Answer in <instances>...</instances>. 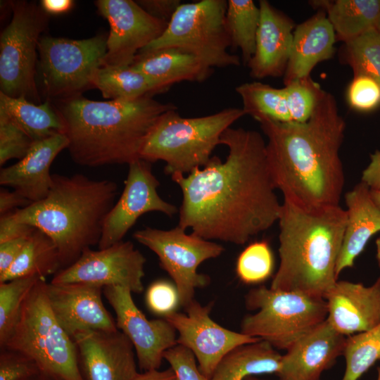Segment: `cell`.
I'll list each match as a JSON object with an SVG mask.
<instances>
[{"instance_id":"obj_1","label":"cell","mask_w":380,"mask_h":380,"mask_svg":"<svg viewBox=\"0 0 380 380\" xmlns=\"http://www.w3.org/2000/svg\"><path fill=\"white\" fill-rule=\"evenodd\" d=\"M221 144L228 148L224 161L212 156L186 175H171L182 194L177 226L207 240L242 245L278 222L281 204L259 132L230 127Z\"/></svg>"},{"instance_id":"obj_2","label":"cell","mask_w":380,"mask_h":380,"mask_svg":"<svg viewBox=\"0 0 380 380\" xmlns=\"http://www.w3.org/2000/svg\"><path fill=\"white\" fill-rule=\"evenodd\" d=\"M267 138V161L284 199L305 208L338 205L345 184L340 148L346 123L324 91L305 122L256 120Z\"/></svg>"},{"instance_id":"obj_3","label":"cell","mask_w":380,"mask_h":380,"mask_svg":"<svg viewBox=\"0 0 380 380\" xmlns=\"http://www.w3.org/2000/svg\"><path fill=\"white\" fill-rule=\"evenodd\" d=\"M147 96L132 101H96L80 96L60 100L72 160L86 167L129 164L139 159L151 130L165 113L177 110Z\"/></svg>"},{"instance_id":"obj_4","label":"cell","mask_w":380,"mask_h":380,"mask_svg":"<svg viewBox=\"0 0 380 380\" xmlns=\"http://www.w3.org/2000/svg\"><path fill=\"white\" fill-rule=\"evenodd\" d=\"M346 220L339 205L305 208L284 199L278 220L280 262L270 288L324 298L338 280Z\"/></svg>"},{"instance_id":"obj_5","label":"cell","mask_w":380,"mask_h":380,"mask_svg":"<svg viewBox=\"0 0 380 380\" xmlns=\"http://www.w3.org/2000/svg\"><path fill=\"white\" fill-rule=\"evenodd\" d=\"M118 185L82 174L52 175V184L42 200L16 209L14 218L48 235L58 251L61 270L82 253L98 245L104 221L116 202Z\"/></svg>"},{"instance_id":"obj_6","label":"cell","mask_w":380,"mask_h":380,"mask_svg":"<svg viewBox=\"0 0 380 380\" xmlns=\"http://www.w3.org/2000/svg\"><path fill=\"white\" fill-rule=\"evenodd\" d=\"M246 115L239 108L196 118H183L177 110H169L151 130L139 158L148 163L164 161L166 174L188 175L208 164L215 147L221 144L222 133Z\"/></svg>"},{"instance_id":"obj_7","label":"cell","mask_w":380,"mask_h":380,"mask_svg":"<svg viewBox=\"0 0 380 380\" xmlns=\"http://www.w3.org/2000/svg\"><path fill=\"white\" fill-rule=\"evenodd\" d=\"M46 284V278L42 277L31 289L18 323L1 348L27 355L42 374L55 379L84 380L75 343L51 309Z\"/></svg>"},{"instance_id":"obj_8","label":"cell","mask_w":380,"mask_h":380,"mask_svg":"<svg viewBox=\"0 0 380 380\" xmlns=\"http://www.w3.org/2000/svg\"><path fill=\"white\" fill-rule=\"evenodd\" d=\"M245 305L258 311L243 319L241 332L279 350H286L327 318L324 298L265 286L251 289Z\"/></svg>"},{"instance_id":"obj_9","label":"cell","mask_w":380,"mask_h":380,"mask_svg":"<svg viewBox=\"0 0 380 380\" xmlns=\"http://www.w3.org/2000/svg\"><path fill=\"white\" fill-rule=\"evenodd\" d=\"M227 8L226 0L182 3L163 34L138 54L176 48L212 68L240 65L239 57L228 51L231 43L225 27Z\"/></svg>"},{"instance_id":"obj_10","label":"cell","mask_w":380,"mask_h":380,"mask_svg":"<svg viewBox=\"0 0 380 380\" xmlns=\"http://www.w3.org/2000/svg\"><path fill=\"white\" fill-rule=\"evenodd\" d=\"M10 4L12 18L0 36V92L37 104V51L48 25V13L33 2L15 1Z\"/></svg>"},{"instance_id":"obj_11","label":"cell","mask_w":380,"mask_h":380,"mask_svg":"<svg viewBox=\"0 0 380 380\" xmlns=\"http://www.w3.org/2000/svg\"><path fill=\"white\" fill-rule=\"evenodd\" d=\"M107 39V34L79 40L42 35L38 70L44 94L63 100L91 87L93 75L103 65Z\"/></svg>"},{"instance_id":"obj_12","label":"cell","mask_w":380,"mask_h":380,"mask_svg":"<svg viewBox=\"0 0 380 380\" xmlns=\"http://www.w3.org/2000/svg\"><path fill=\"white\" fill-rule=\"evenodd\" d=\"M133 236L157 255L160 266L173 280L184 308L194 299L196 289L210 284L208 275L198 272V266L224 251L222 245L193 232L187 234L179 226L168 230L146 227Z\"/></svg>"},{"instance_id":"obj_13","label":"cell","mask_w":380,"mask_h":380,"mask_svg":"<svg viewBox=\"0 0 380 380\" xmlns=\"http://www.w3.org/2000/svg\"><path fill=\"white\" fill-rule=\"evenodd\" d=\"M146 258L130 241L97 251L86 249L70 266L58 271L53 284L82 283L101 287L119 286L139 293L144 290Z\"/></svg>"},{"instance_id":"obj_14","label":"cell","mask_w":380,"mask_h":380,"mask_svg":"<svg viewBox=\"0 0 380 380\" xmlns=\"http://www.w3.org/2000/svg\"><path fill=\"white\" fill-rule=\"evenodd\" d=\"M185 313L174 312L164 318L178 333L177 344L194 353L200 371L210 378L220 360L235 348L261 339L220 326L210 317L212 304L202 305L195 298Z\"/></svg>"},{"instance_id":"obj_15","label":"cell","mask_w":380,"mask_h":380,"mask_svg":"<svg viewBox=\"0 0 380 380\" xmlns=\"http://www.w3.org/2000/svg\"><path fill=\"white\" fill-rule=\"evenodd\" d=\"M95 5L110 25L103 65L131 66L138 53L159 38L168 25L132 0H98Z\"/></svg>"},{"instance_id":"obj_16","label":"cell","mask_w":380,"mask_h":380,"mask_svg":"<svg viewBox=\"0 0 380 380\" xmlns=\"http://www.w3.org/2000/svg\"><path fill=\"white\" fill-rule=\"evenodd\" d=\"M128 165L123 191L104 221L99 249L123 241L127 232L145 213L160 212L172 217L179 211L175 205L159 196L160 182L153 174L151 163L139 158Z\"/></svg>"},{"instance_id":"obj_17","label":"cell","mask_w":380,"mask_h":380,"mask_svg":"<svg viewBox=\"0 0 380 380\" xmlns=\"http://www.w3.org/2000/svg\"><path fill=\"white\" fill-rule=\"evenodd\" d=\"M116 315V325L132 342L139 369H159L166 350L177 344V331L164 317L148 319L134 303L132 291L119 286L103 288Z\"/></svg>"},{"instance_id":"obj_18","label":"cell","mask_w":380,"mask_h":380,"mask_svg":"<svg viewBox=\"0 0 380 380\" xmlns=\"http://www.w3.org/2000/svg\"><path fill=\"white\" fill-rule=\"evenodd\" d=\"M72 338L84 380H132L139 373L134 346L119 329L80 331Z\"/></svg>"},{"instance_id":"obj_19","label":"cell","mask_w":380,"mask_h":380,"mask_svg":"<svg viewBox=\"0 0 380 380\" xmlns=\"http://www.w3.org/2000/svg\"><path fill=\"white\" fill-rule=\"evenodd\" d=\"M103 287L82 283H47L51 309L64 330L72 338L77 332L116 331L115 320L105 308Z\"/></svg>"},{"instance_id":"obj_20","label":"cell","mask_w":380,"mask_h":380,"mask_svg":"<svg viewBox=\"0 0 380 380\" xmlns=\"http://www.w3.org/2000/svg\"><path fill=\"white\" fill-rule=\"evenodd\" d=\"M346 337L326 319L282 355L279 379L320 380L322 373L343 355Z\"/></svg>"},{"instance_id":"obj_21","label":"cell","mask_w":380,"mask_h":380,"mask_svg":"<svg viewBox=\"0 0 380 380\" xmlns=\"http://www.w3.org/2000/svg\"><path fill=\"white\" fill-rule=\"evenodd\" d=\"M324 298L327 321L345 336L369 330L380 323V276L370 286L337 280Z\"/></svg>"},{"instance_id":"obj_22","label":"cell","mask_w":380,"mask_h":380,"mask_svg":"<svg viewBox=\"0 0 380 380\" xmlns=\"http://www.w3.org/2000/svg\"><path fill=\"white\" fill-rule=\"evenodd\" d=\"M260 23L255 51L246 65L253 78L284 76L289 59L294 23L269 1H259Z\"/></svg>"},{"instance_id":"obj_23","label":"cell","mask_w":380,"mask_h":380,"mask_svg":"<svg viewBox=\"0 0 380 380\" xmlns=\"http://www.w3.org/2000/svg\"><path fill=\"white\" fill-rule=\"evenodd\" d=\"M68 146V140L63 134L34 141L25 156L1 169L0 184L13 188L32 203L44 199L52 184L51 165Z\"/></svg>"},{"instance_id":"obj_24","label":"cell","mask_w":380,"mask_h":380,"mask_svg":"<svg viewBox=\"0 0 380 380\" xmlns=\"http://www.w3.org/2000/svg\"><path fill=\"white\" fill-rule=\"evenodd\" d=\"M347 220L336 275L353 267L369 239L380 232V209L371 196L369 186L361 182L345 195Z\"/></svg>"},{"instance_id":"obj_25","label":"cell","mask_w":380,"mask_h":380,"mask_svg":"<svg viewBox=\"0 0 380 380\" xmlns=\"http://www.w3.org/2000/svg\"><path fill=\"white\" fill-rule=\"evenodd\" d=\"M336 38L334 27L324 11L297 25L284 75V85L310 76L317 63L331 58Z\"/></svg>"},{"instance_id":"obj_26","label":"cell","mask_w":380,"mask_h":380,"mask_svg":"<svg viewBox=\"0 0 380 380\" xmlns=\"http://www.w3.org/2000/svg\"><path fill=\"white\" fill-rule=\"evenodd\" d=\"M131 67L170 87L182 81L202 82L213 70L194 55L176 48L137 54Z\"/></svg>"},{"instance_id":"obj_27","label":"cell","mask_w":380,"mask_h":380,"mask_svg":"<svg viewBox=\"0 0 380 380\" xmlns=\"http://www.w3.org/2000/svg\"><path fill=\"white\" fill-rule=\"evenodd\" d=\"M282 355L270 343L260 341L238 346L218 363L210 380H246L264 374H277Z\"/></svg>"},{"instance_id":"obj_28","label":"cell","mask_w":380,"mask_h":380,"mask_svg":"<svg viewBox=\"0 0 380 380\" xmlns=\"http://www.w3.org/2000/svg\"><path fill=\"white\" fill-rule=\"evenodd\" d=\"M324 9L336 37L344 43L369 30H380V0L315 1Z\"/></svg>"},{"instance_id":"obj_29","label":"cell","mask_w":380,"mask_h":380,"mask_svg":"<svg viewBox=\"0 0 380 380\" xmlns=\"http://www.w3.org/2000/svg\"><path fill=\"white\" fill-rule=\"evenodd\" d=\"M91 84L110 101H132L152 96L170 88L131 66L103 65L93 75Z\"/></svg>"},{"instance_id":"obj_30","label":"cell","mask_w":380,"mask_h":380,"mask_svg":"<svg viewBox=\"0 0 380 380\" xmlns=\"http://www.w3.org/2000/svg\"><path fill=\"white\" fill-rule=\"evenodd\" d=\"M0 110L4 112L34 141L64 134L63 121L48 99L37 105L25 98H13L0 92Z\"/></svg>"},{"instance_id":"obj_31","label":"cell","mask_w":380,"mask_h":380,"mask_svg":"<svg viewBox=\"0 0 380 380\" xmlns=\"http://www.w3.org/2000/svg\"><path fill=\"white\" fill-rule=\"evenodd\" d=\"M61 270L58 251L52 239L39 229L28 237L12 265L0 275V283L13 279L39 276L46 278Z\"/></svg>"},{"instance_id":"obj_32","label":"cell","mask_w":380,"mask_h":380,"mask_svg":"<svg viewBox=\"0 0 380 380\" xmlns=\"http://www.w3.org/2000/svg\"><path fill=\"white\" fill-rule=\"evenodd\" d=\"M260 18V8L253 1H227L225 27L231 47L241 51L245 65L248 64L255 53Z\"/></svg>"},{"instance_id":"obj_33","label":"cell","mask_w":380,"mask_h":380,"mask_svg":"<svg viewBox=\"0 0 380 380\" xmlns=\"http://www.w3.org/2000/svg\"><path fill=\"white\" fill-rule=\"evenodd\" d=\"M243 102V110L255 120L265 117L280 122H292L284 89L260 82H246L235 88Z\"/></svg>"},{"instance_id":"obj_34","label":"cell","mask_w":380,"mask_h":380,"mask_svg":"<svg viewBox=\"0 0 380 380\" xmlns=\"http://www.w3.org/2000/svg\"><path fill=\"white\" fill-rule=\"evenodd\" d=\"M343 355L346 369L341 380H358L380 360V323L346 337Z\"/></svg>"},{"instance_id":"obj_35","label":"cell","mask_w":380,"mask_h":380,"mask_svg":"<svg viewBox=\"0 0 380 380\" xmlns=\"http://www.w3.org/2000/svg\"><path fill=\"white\" fill-rule=\"evenodd\" d=\"M39 276L20 277L0 283V348L17 324L23 303Z\"/></svg>"},{"instance_id":"obj_36","label":"cell","mask_w":380,"mask_h":380,"mask_svg":"<svg viewBox=\"0 0 380 380\" xmlns=\"http://www.w3.org/2000/svg\"><path fill=\"white\" fill-rule=\"evenodd\" d=\"M344 59L354 76L364 75L380 84V30H369L345 42Z\"/></svg>"},{"instance_id":"obj_37","label":"cell","mask_w":380,"mask_h":380,"mask_svg":"<svg viewBox=\"0 0 380 380\" xmlns=\"http://www.w3.org/2000/svg\"><path fill=\"white\" fill-rule=\"evenodd\" d=\"M274 257L266 241L249 244L239 255L236 272L239 279L248 284L267 280L273 272Z\"/></svg>"},{"instance_id":"obj_38","label":"cell","mask_w":380,"mask_h":380,"mask_svg":"<svg viewBox=\"0 0 380 380\" xmlns=\"http://www.w3.org/2000/svg\"><path fill=\"white\" fill-rule=\"evenodd\" d=\"M283 89L291 119L294 122L309 120L324 91L310 76L291 81Z\"/></svg>"},{"instance_id":"obj_39","label":"cell","mask_w":380,"mask_h":380,"mask_svg":"<svg viewBox=\"0 0 380 380\" xmlns=\"http://www.w3.org/2000/svg\"><path fill=\"white\" fill-rule=\"evenodd\" d=\"M32 139L0 110V165L11 159L20 160L34 144Z\"/></svg>"},{"instance_id":"obj_40","label":"cell","mask_w":380,"mask_h":380,"mask_svg":"<svg viewBox=\"0 0 380 380\" xmlns=\"http://www.w3.org/2000/svg\"><path fill=\"white\" fill-rule=\"evenodd\" d=\"M347 98L353 109L372 111L380 106V84L367 76H354L348 89Z\"/></svg>"},{"instance_id":"obj_41","label":"cell","mask_w":380,"mask_h":380,"mask_svg":"<svg viewBox=\"0 0 380 380\" xmlns=\"http://www.w3.org/2000/svg\"><path fill=\"white\" fill-rule=\"evenodd\" d=\"M41 371L37 363L27 355L7 348L0 352V380H31Z\"/></svg>"},{"instance_id":"obj_42","label":"cell","mask_w":380,"mask_h":380,"mask_svg":"<svg viewBox=\"0 0 380 380\" xmlns=\"http://www.w3.org/2000/svg\"><path fill=\"white\" fill-rule=\"evenodd\" d=\"M146 303L149 310L163 317L176 312L180 305L175 285L165 280L156 281L148 286Z\"/></svg>"},{"instance_id":"obj_43","label":"cell","mask_w":380,"mask_h":380,"mask_svg":"<svg viewBox=\"0 0 380 380\" xmlns=\"http://www.w3.org/2000/svg\"><path fill=\"white\" fill-rule=\"evenodd\" d=\"M163 357L170 364L178 380H210L200 371L191 350L183 346L177 344L168 349Z\"/></svg>"},{"instance_id":"obj_44","label":"cell","mask_w":380,"mask_h":380,"mask_svg":"<svg viewBox=\"0 0 380 380\" xmlns=\"http://www.w3.org/2000/svg\"><path fill=\"white\" fill-rule=\"evenodd\" d=\"M35 227L17 221L13 212L1 215L0 243L21 237H27L35 230Z\"/></svg>"},{"instance_id":"obj_45","label":"cell","mask_w":380,"mask_h":380,"mask_svg":"<svg viewBox=\"0 0 380 380\" xmlns=\"http://www.w3.org/2000/svg\"><path fill=\"white\" fill-rule=\"evenodd\" d=\"M136 1L153 17L168 23L182 4L179 0H139Z\"/></svg>"},{"instance_id":"obj_46","label":"cell","mask_w":380,"mask_h":380,"mask_svg":"<svg viewBox=\"0 0 380 380\" xmlns=\"http://www.w3.org/2000/svg\"><path fill=\"white\" fill-rule=\"evenodd\" d=\"M29 236L0 243V275L4 274L17 259Z\"/></svg>"},{"instance_id":"obj_47","label":"cell","mask_w":380,"mask_h":380,"mask_svg":"<svg viewBox=\"0 0 380 380\" xmlns=\"http://www.w3.org/2000/svg\"><path fill=\"white\" fill-rule=\"evenodd\" d=\"M32 203L18 191L1 189L0 191V214L13 212L16 209L25 208Z\"/></svg>"},{"instance_id":"obj_48","label":"cell","mask_w":380,"mask_h":380,"mask_svg":"<svg viewBox=\"0 0 380 380\" xmlns=\"http://www.w3.org/2000/svg\"><path fill=\"white\" fill-rule=\"evenodd\" d=\"M361 182L371 190L380 191V151L376 150L370 156V162L362 173Z\"/></svg>"},{"instance_id":"obj_49","label":"cell","mask_w":380,"mask_h":380,"mask_svg":"<svg viewBox=\"0 0 380 380\" xmlns=\"http://www.w3.org/2000/svg\"><path fill=\"white\" fill-rule=\"evenodd\" d=\"M132 380H178L171 367L139 372Z\"/></svg>"},{"instance_id":"obj_50","label":"cell","mask_w":380,"mask_h":380,"mask_svg":"<svg viewBox=\"0 0 380 380\" xmlns=\"http://www.w3.org/2000/svg\"><path fill=\"white\" fill-rule=\"evenodd\" d=\"M73 5L71 0H43L41 6L48 14H60L69 11Z\"/></svg>"},{"instance_id":"obj_51","label":"cell","mask_w":380,"mask_h":380,"mask_svg":"<svg viewBox=\"0 0 380 380\" xmlns=\"http://www.w3.org/2000/svg\"><path fill=\"white\" fill-rule=\"evenodd\" d=\"M371 196L376 205L380 209V191L371 190Z\"/></svg>"},{"instance_id":"obj_52","label":"cell","mask_w":380,"mask_h":380,"mask_svg":"<svg viewBox=\"0 0 380 380\" xmlns=\"http://www.w3.org/2000/svg\"><path fill=\"white\" fill-rule=\"evenodd\" d=\"M376 260L378 262L379 267L380 268V236L377 239L376 241Z\"/></svg>"},{"instance_id":"obj_53","label":"cell","mask_w":380,"mask_h":380,"mask_svg":"<svg viewBox=\"0 0 380 380\" xmlns=\"http://www.w3.org/2000/svg\"><path fill=\"white\" fill-rule=\"evenodd\" d=\"M31 380H57L53 378H51L49 376H46L43 374H40L39 376H36L35 378L31 379Z\"/></svg>"},{"instance_id":"obj_54","label":"cell","mask_w":380,"mask_h":380,"mask_svg":"<svg viewBox=\"0 0 380 380\" xmlns=\"http://www.w3.org/2000/svg\"><path fill=\"white\" fill-rule=\"evenodd\" d=\"M246 380H267V379H260L257 377V376H248Z\"/></svg>"},{"instance_id":"obj_55","label":"cell","mask_w":380,"mask_h":380,"mask_svg":"<svg viewBox=\"0 0 380 380\" xmlns=\"http://www.w3.org/2000/svg\"><path fill=\"white\" fill-rule=\"evenodd\" d=\"M376 380H380V365L378 367V374H377V378Z\"/></svg>"}]
</instances>
